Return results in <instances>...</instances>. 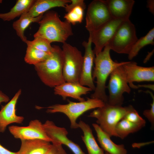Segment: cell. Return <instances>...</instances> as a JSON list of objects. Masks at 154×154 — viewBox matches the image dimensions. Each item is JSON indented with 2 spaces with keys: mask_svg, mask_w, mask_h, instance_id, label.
Listing matches in <instances>:
<instances>
[{
  "mask_svg": "<svg viewBox=\"0 0 154 154\" xmlns=\"http://www.w3.org/2000/svg\"><path fill=\"white\" fill-rule=\"evenodd\" d=\"M110 50L107 45L101 52L96 55L94 60L95 66L92 73L93 80L96 79V85L91 98L100 99L105 103H107L108 100L106 92L108 77L115 69L126 62H118L113 60L110 55Z\"/></svg>",
  "mask_w": 154,
  "mask_h": 154,
  "instance_id": "6da1fadb",
  "label": "cell"
},
{
  "mask_svg": "<svg viewBox=\"0 0 154 154\" xmlns=\"http://www.w3.org/2000/svg\"><path fill=\"white\" fill-rule=\"evenodd\" d=\"M38 23L39 27L34 37L45 38L51 43L57 42L63 44L73 35L71 24L66 21H62L55 11L45 12Z\"/></svg>",
  "mask_w": 154,
  "mask_h": 154,
  "instance_id": "7a4b0ae2",
  "label": "cell"
},
{
  "mask_svg": "<svg viewBox=\"0 0 154 154\" xmlns=\"http://www.w3.org/2000/svg\"><path fill=\"white\" fill-rule=\"evenodd\" d=\"M54 48L48 57L35 65V68L43 84L54 88L65 82L63 74V57L62 49L54 45Z\"/></svg>",
  "mask_w": 154,
  "mask_h": 154,
  "instance_id": "3957f363",
  "label": "cell"
},
{
  "mask_svg": "<svg viewBox=\"0 0 154 154\" xmlns=\"http://www.w3.org/2000/svg\"><path fill=\"white\" fill-rule=\"evenodd\" d=\"M135 109L131 105L124 107L113 106L106 103L91 112L88 117L96 118L101 128L110 137H116L115 127L125 115Z\"/></svg>",
  "mask_w": 154,
  "mask_h": 154,
  "instance_id": "277c9868",
  "label": "cell"
},
{
  "mask_svg": "<svg viewBox=\"0 0 154 154\" xmlns=\"http://www.w3.org/2000/svg\"><path fill=\"white\" fill-rule=\"evenodd\" d=\"M104 104L100 99L87 98L86 100L82 102L69 100L66 104H56L45 108L47 109L46 112L48 113H61L65 114L70 120V127L76 129L79 128L76 120L79 116L89 110L102 107Z\"/></svg>",
  "mask_w": 154,
  "mask_h": 154,
  "instance_id": "5b68a950",
  "label": "cell"
},
{
  "mask_svg": "<svg viewBox=\"0 0 154 154\" xmlns=\"http://www.w3.org/2000/svg\"><path fill=\"white\" fill-rule=\"evenodd\" d=\"M63 74L66 82L79 83L83 62L81 52L66 42L63 43Z\"/></svg>",
  "mask_w": 154,
  "mask_h": 154,
  "instance_id": "8992f818",
  "label": "cell"
},
{
  "mask_svg": "<svg viewBox=\"0 0 154 154\" xmlns=\"http://www.w3.org/2000/svg\"><path fill=\"white\" fill-rule=\"evenodd\" d=\"M138 39L134 25L129 19L123 21L107 45L110 50L128 54Z\"/></svg>",
  "mask_w": 154,
  "mask_h": 154,
  "instance_id": "52a82bcc",
  "label": "cell"
},
{
  "mask_svg": "<svg viewBox=\"0 0 154 154\" xmlns=\"http://www.w3.org/2000/svg\"><path fill=\"white\" fill-rule=\"evenodd\" d=\"M122 65L115 69L110 75L107 88L109 91L107 103L113 106H122L124 101L123 94H129L131 90L128 85Z\"/></svg>",
  "mask_w": 154,
  "mask_h": 154,
  "instance_id": "ba28073f",
  "label": "cell"
},
{
  "mask_svg": "<svg viewBox=\"0 0 154 154\" xmlns=\"http://www.w3.org/2000/svg\"><path fill=\"white\" fill-rule=\"evenodd\" d=\"M112 19L104 0H93L88 7L85 27L89 33H91L98 30Z\"/></svg>",
  "mask_w": 154,
  "mask_h": 154,
  "instance_id": "9c48e42d",
  "label": "cell"
},
{
  "mask_svg": "<svg viewBox=\"0 0 154 154\" xmlns=\"http://www.w3.org/2000/svg\"><path fill=\"white\" fill-rule=\"evenodd\" d=\"M123 21L112 19L97 30L89 33V37L95 45L93 50L95 55L101 52L108 44Z\"/></svg>",
  "mask_w": 154,
  "mask_h": 154,
  "instance_id": "30bf717a",
  "label": "cell"
},
{
  "mask_svg": "<svg viewBox=\"0 0 154 154\" xmlns=\"http://www.w3.org/2000/svg\"><path fill=\"white\" fill-rule=\"evenodd\" d=\"M8 129L10 133L16 139L21 140L40 139L51 142L43 124L38 119L31 121L26 126L13 125L9 126Z\"/></svg>",
  "mask_w": 154,
  "mask_h": 154,
  "instance_id": "8fae6325",
  "label": "cell"
},
{
  "mask_svg": "<svg viewBox=\"0 0 154 154\" xmlns=\"http://www.w3.org/2000/svg\"><path fill=\"white\" fill-rule=\"evenodd\" d=\"M47 135L52 143L64 145L74 154H85L80 146L67 137L68 132L66 128L56 126L52 121L47 120L43 124Z\"/></svg>",
  "mask_w": 154,
  "mask_h": 154,
  "instance_id": "7c38bea8",
  "label": "cell"
},
{
  "mask_svg": "<svg viewBox=\"0 0 154 154\" xmlns=\"http://www.w3.org/2000/svg\"><path fill=\"white\" fill-rule=\"evenodd\" d=\"M126 80L129 85L133 82H153L154 67L138 66L134 62L128 61L122 65Z\"/></svg>",
  "mask_w": 154,
  "mask_h": 154,
  "instance_id": "4fadbf2b",
  "label": "cell"
},
{
  "mask_svg": "<svg viewBox=\"0 0 154 154\" xmlns=\"http://www.w3.org/2000/svg\"><path fill=\"white\" fill-rule=\"evenodd\" d=\"M92 42L89 37L88 41H84L82 44L85 48L83 62L79 84L87 86L94 91L96 86L92 76V69L95 54L92 49Z\"/></svg>",
  "mask_w": 154,
  "mask_h": 154,
  "instance_id": "5bb4252c",
  "label": "cell"
},
{
  "mask_svg": "<svg viewBox=\"0 0 154 154\" xmlns=\"http://www.w3.org/2000/svg\"><path fill=\"white\" fill-rule=\"evenodd\" d=\"M21 93L19 89L12 99L4 106H2L0 110V132L3 133L7 126L13 123L21 124L24 118L16 114V105Z\"/></svg>",
  "mask_w": 154,
  "mask_h": 154,
  "instance_id": "9a60e30c",
  "label": "cell"
},
{
  "mask_svg": "<svg viewBox=\"0 0 154 154\" xmlns=\"http://www.w3.org/2000/svg\"><path fill=\"white\" fill-rule=\"evenodd\" d=\"M54 88V94L61 96L63 100H66L67 97H70L79 102L85 100L82 96L92 90L90 88L79 83L69 82H65Z\"/></svg>",
  "mask_w": 154,
  "mask_h": 154,
  "instance_id": "2e32d148",
  "label": "cell"
},
{
  "mask_svg": "<svg viewBox=\"0 0 154 154\" xmlns=\"http://www.w3.org/2000/svg\"><path fill=\"white\" fill-rule=\"evenodd\" d=\"M113 19H129L135 1L133 0H104Z\"/></svg>",
  "mask_w": 154,
  "mask_h": 154,
  "instance_id": "e0dca14e",
  "label": "cell"
},
{
  "mask_svg": "<svg viewBox=\"0 0 154 154\" xmlns=\"http://www.w3.org/2000/svg\"><path fill=\"white\" fill-rule=\"evenodd\" d=\"M97 134V139L102 148L109 154H127L123 144L117 145L111 139L110 137L96 123L92 124Z\"/></svg>",
  "mask_w": 154,
  "mask_h": 154,
  "instance_id": "ac0fdd59",
  "label": "cell"
},
{
  "mask_svg": "<svg viewBox=\"0 0 154 154\" xmlns=\"http://www.w3.org/2000/svg\"><path fill=\"white\" fill-rule=\"evenodd\" d=\"M18 154H46L52 144L48 141L40 139L21 140Z\"/></svg>",
  "mask_w": 154,
  "mask_h": 154,
  "instance_id": "d6986e66",
  "label": "cell"
},
{
  "mask_svg": "<svg viewBox=\"0 0 154 154\" xmlns=\"http://www.w3.org/2000/svg\"><path fill=\"white\" fill-rule=\"evenodd\" d=\"M71 2V0H35L27 13L31 17H37L53 8L57 7L64 8Z\"/></svg>",
  "mask_w": 154,
  "mask_h": 154,
  "instance_id": "ffe728a7",
  "label": "cell"
},
{
  "mask_svg": "<svg viewBox=\"0 0 154 154\" xmlns=\"http://www.w3.org/2000/svg\"><path fill=\"white\" fill-rule=\"evenodd\" d=\"M78 123L79 128L83 131V135L81 137L88 154H104V150L100 147L96 141L89 125L82 120H80Z\"/></svg>",
  "mask_w": 154,
  "mask_h": 154,
  "instance_id": "44dd1931",
  "label": "cell"
},
{
  "mask_svg": "<svg viewBox=\"0 0 154 154\" xmlns=\"http://www.w3.org/2000/svg\"><path fill=\"white\" fill-rule=\"evenodd\" d=\"M35 0H18L14 6L7 13H0V19L9 21L28 12Z\"/></svg>",
  "mask_w": 154,
  "mask_h": 154,
  "instance_id": "7402d4cb",
  "label": "cell"
},
{
  "mask_svg": "<svg viewBox=\"0 0 154 154\" xmlns=\"http://www.w3.org/2000/svg\"><path fill=\"white\" fill-rule=\"evenodd\" d=\"M43 14L37 17H32L29 16L27 12L22 15L18 20L13 23V28L15 31L17 36L23 42L26 43L27 40L24 35L25 29L31 23H38L42 18Z\"/></svg>",
  "mask_w": 154,
  "mask_h": 154,
  "instance_id": "603a6c76",
  "label": "cell"
},
{
  "mask_svg": "<svg viewBox=\"0 0 154 154\" xmlns=\"http://www.w3.org/2000/svg\"><path fill=\"white\" fill-rule=\"evenodd\" d=\"M146 123H135L123 118L119 121L115 127L116 137L123 139L129 134L136 132L144 127Z\"/></svg>",
  "mask_w": 154,
  "mask_h": 154,
  "instance_id": "cb8c5ba5",
  "label": "cell"
},
{
  "mask_svg": "<svg viewBox=\"0 0 154 154\" xmlns=\"http://www.w3.org/2000/svg\"><path fill=\"white\" fill-rule=\"evenodd\" d=\"M154 44V28L150 30L145 36L138 39L128 55V58L131 60L136 56L139 51L145 46Z\"/></svg>",
  "mask_w": 154,
  "mask_h": 154,
  "instance_id": "d4e9b609",
  "label": "cell"
},
{
  "mask_svg": "<svg viewBox=\"0 0 154 154\" xmlns=\"http://www.w3.org/2000/svg\"><path fill=\"white\" fill-rule=\"evenodd\" d=\"M51 53L44 52L27 45L24 60L26 63L35 65L46 59Z\"/></svg>",
  "mask_w": 154,
  "mask_h": 154,
  "instance_id": "484cf974",
  "label": "cell"
},
{
  "mask_svg": "<svg viewBox=\"0 0 154 154\" xmlns=\"http://www.w3.org/2000/svg\"><path fill=\"white\" fill-rule=\"evenodd\" d=\"M85 9L80 6H78L67 12L64 17L66 21L73 25L81 23L83 19L84 10Z\"/></svg>",
  "mask_w": 154,
  "mask_h": 154,
  "instance_id": "4316f807",
  "label": "cell"
},
{
  "mask_svg": "<svg viewBox=\"0 0 154 154\" xmlns=\"http://www.w3.org/2000/svg\"><path fill=\"white\" fill-rule=\"evenodd\" d=\"M32 41L27 40L25 43L27 45L31 46L36 48L48 53H51L53 50V46L47 40L40 37H34Z\"/></svg>",
  "mask_w": 154,
  "mask_h": 154,
  "instance_id": "83f0119b",
  "label": "cell"
},
{
  "mask_svg": "<svg viewBox=\"0 0 154 154\" xmlns=\"http://www.w3.org/2000/svg\"><path fill=\"white\" fill-rule=\"evenodd\" d=\"M123 118L135 123H146L145 120L139 115L135 109L127 114Z\"/></svg>",
  "mask_w": 154,
  "mask_h": 154,
  "instance_id": "f1b7e54d",
  "label": "cell"
},
{
  "mask_svg": "<svg viewBox=\"0 0 154 154\" xmlns=\"http://www.w3.org/2000/svg\"><path fill=\"white\" fill-rule=\"evenodd\" d=\"M153 99L151 108L149 109L145 110L143 113V115L147 118L151 124V129H153L154 128V97L150 92H148Z\"/></svg>",
  "mask_w": 154,
  "mask_h": 154,
  "instance_id": "f546056e",
  "label": "cell"
},
{
  "mask_svg": "<svg viewBox=\"0 0 154 154\" xmlns=\"http://www.w3.org/2000/svg\"><path fill=\"white\" fill-rule=\"evenodd\" d=\"M46 154H67L63 148L62 145L59 143H52Z\"/></svg>",
  "mask_w": 154,
  "mask_h": 154,
  "instance_id": "4dcf8cb0",
  "label": "cell"
},
{
  "mask_svg": "<svg viewBox=\"0 0 154 154\" xmlns=\"http://www.w3.org/2000/svg\"><path fill=\"white\" fill-rule=\"evenodd\" d=\"M71 1L70 4L67 5L64 7L65 11L67 12L78 6H81L85 9L86 8L85 3L83 0H71Z\"/></svg>",
  "mask_w": 154,
  "mask_h": 154,
  "instance_id": "1f68e13d",
  "label": "cell"
},
{
  "mask_svg": "<svg viewBox=\"0 0 154 154\" xmlns=\"http://www.w3.org/2000/svg\"><path fill=\"white\" fill-rule=\"evenodd\" d=\"M10 100L9 97L0 90V105L3 103H7Z\"/></svg>",
  "mask_w": 154,
  "mask_h": 154,
  "instance_id": "d6a6232c",
  "label": "cell"
},
{
  "mask_svg": "<svg viewBox=\"0 0 154 154\" xmlns=\"http://www.w3.org/2000/svg\"><path fill=\"white\" fill-rule=\"evenodd\" d=\"M0 154H18L17 152H13L3 147L0 143Z\"/></svg>",
  "mask_w": 154,
  "mask_h": 154,
  "instance_id": "836d02e7",
  "label": "cell"
},
{
  "mask_svg": "<svg viewBox=\"0 0 154 154\" xmlns=\"http://www.w3.org/2000/svg\"><path fill=\"white\" fill-rule=\"evenodd\" d=\"M154 0H149L147 1V6L149 11L152 14L154 13Z\"/></svg>",
  "mask_w": 154,
  "mask_h": 154,
  "instance_id": "e575fe53",
  "label": "cell"
},
{
  "mask_svg": "<svg viewBox=\"0 0 154 154\" xmlns=\"http://www.w3.org/2000/svg\"><path fill=\"white\" fill-rule=\"evenodd\" d=\"M2 1L1 0H0V3H2Z\"/></svg>",
  "mask_w": 154,
  "mask_h": 154,
  "instance_id": "d590c367",
  "label": "cell"
},
{
  "mask_svg": "<svg viewBox=\"0 0 154 154\" xmlns=\"http://www.w3.org/2000/svg\"><path fill=\"white\" fill-rule=\"evenodd\" d=\"M104 154H109L108 153H107L106 152H105V153H104Z\"/></svg>",
  "mask_w": 154,
  "mask_h": 154,
  "instance_id": "8d00e7d4",
  "label": "cell"
}]
</instances>
